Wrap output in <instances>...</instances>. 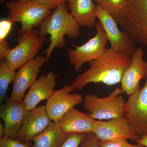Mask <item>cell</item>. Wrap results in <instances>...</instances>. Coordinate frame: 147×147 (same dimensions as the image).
Returning a JSON list of instances; mask_svg holds the SVG:
<instances>
[{
	"mask_svg": "<svg viewBox=\"0 0 147 147\" xmlns=\"http://www.w3.org/2000/svg\"><path fill=\"white\" fill-rule=\"evenodd\" d=\"M66 135L57 123L52 121L29 147H60Z\"/></svg>",
	"mask_w": 147,
	"mask_h": 147,
	"instance_id": "cell-19",
	"label": "cell"
},
{
	"mask_svg": "<svg viewBox=\"0 0 147 147\" xmlns=\"http://www.w3.org/2000/svg\"><path fill=\"white\" fill-rule=\"evenodd\" d=\"M100 140L93 132L88 134L86 139L83 142L80 147H100Z\"/></svg>",
	"mask_w": 147,
	"mask_h": 147,
	"instance_id": "cell-27",
	"label": "cell"
},
{
	"mask_svg": "<svg viewBox=\"0 0 147 147\" xmlns=\"http://www.w3.org/2000/svg\"><path fill=\"white\" fill-rule=\"evenodd\" d=\"M136 144H140L144 146L147 147V135L141 137L140 139L135 142Z\"/></svg>",
	"mask_w": 147,
	"mask_h": 147,
	"instance_id": "cell-28",
	"label": "cell"
},
{
	"mask_svg": "<svg viewBox=\"0 0 147 147\" xmlns=\"http://www.w3.org/2000/svg\"><path fill=\"white\" fill-rule=\"evenodd\" d=\"M40 5L52 11L58 6L66 2L67 0H31Z\"/></svg>",
	"mask_w": 147,
	"mask_h": 147,
	"instance_id": "cell-26",
	"label": "cell"
},
{
	"mask_svg": "<svg viewBox=\"0 0 147 147\" xmlns=\"http://www.w3.org/2000/svg\"><path fill=\"white\" fill-rule=\"evenodd\" d=\"M80 26L69 12L66 3L55 8L40 25L38 30L40 36L50 35V45L42 53L46 55V63L55 48L60 49L65 46V36L76 38L80 35Z\"/></svg>",
	"mask_w": 147,
	"mask_h": 147,
	"instance_id": "cell-2",
	"label": "cell"
},
{
	"mask_svg": "<svg viewBox=\"0 0 147 147\" xmlns=\"http://www.w3.org/2000/svg\"><path fill=\"white\" fill-rule=\"evenodd\" d=\"M94 121L88 113L73 108L65 113L57 123L65 134H88L92 132Z\"/></svg>",
	"mask_w": 147,
	"mask_h": 147,
	"instance_id": "cell-17",
	"label": "cell"
},
{
	"mask_svg": "<svg viewBox=\"0 0 147 147\" xmlns=\"http://www.w3.org/2000/svg\"><path fill=\"white\" fill-rule=\"evenodd\" d=\"M19 1L22 2H27L30 1L31 0H17Z\"/></svg>",
	"mask_w": 147,
	"mask_h": 147,
	"instance_id": "cell-30",
	"label": "cell"
},
{
	"mask_svg": "<svg viewBox=\"0 0 147 147\" xmlns=\"http://www.w3.org/2000/svg\"><path fill=\"white\" fill-rule=\"evenodd\" d=\"M75 89L71 84L66 85L60 89L55 90L45 105L46 111L51 120L57 122L65 113L84 101L82 94L70 93Z\"/></svg>",
	"mask_w": 147,
	"mask_h": 147,
	"instance_id": "cell-11",
	"label": "cell"
},
{
	"mask_svg": "<svg viewBox=\"0 0 147 147\" xmlns=\"http://www.w3.org/2000/svg\"><path fill=\"white\" fill-rule=\"evenodd\" d=\"M122 93L121 88H117L105 97L88 94L84 97L83 106L94 120H109L124 117L126 102Z\"/></svg>",
	"mask_w": 147,
	"mask_h": 147,
	"instance_id": "cell-4",
	"label": "cell"
},
{
	"mask_svg": "<svg viewBox=\"0 0 147 147\" xmlns=\"http://www.w3.org/2000/svg\"><path fill=\"white\" fill-rule=\"evenodd\" d=\"M94 0H67L70 13L80 27H95L96 5Z\"/></svg>",
	"mask_w": 147,
	"mask_h": 147,
	"instance_id": "cell-18",
	"label": "cell"
},
{
	"mask_svg": "<svg viewBox=\"0 0 147 147\" xmlns=\"http://www.w3.org/2000/svg\"><path fill=\"white\" fill-rule=\"evenodd\" d=\"M96 16L102 25L110 41L111 48L131 56L135 50V43L124 32L121 31L115 19L109 12L96 5Z\"/></svg>",
	"mask_w": 147,
	"mask_h": 147,
	"instance_id": "cell-9",
	"label": "cell"
},
{
	"mask_svg": "<svg viewBox=\"0 0 147 147\" xmlns=\"http://www.w3.org/2000/svg\"><path fill=\"white\" fill-rule=\"evenodd\" d=\"M52 122L45 105L37 106L27 112L16 139L29 147L31 142L45 130Z\"/></svg>",
	"mask_w": 147,
	"mask_h": 147,
	"instance_id": "cell-10",
	"label": "cell"
},
{
	"mask_svg": "<svg viewBox=\"0 0 147 147\" xmlns=\"http://www.w3.org/2000/svg\"><path fill=\"white\" fill-rule=\"evenodd\" d=\"M5 135V127L1 123H0V138L4 136Z\"/></svg>",
	"mask_w": 147,
	"mask_h": 147,
	"instance_id": "cell-29",
	"label": "cell"
},
{
	"mask_svg": "<svg viewBox=\"0 0 147 147\" xmlns=\"http://www.w3.org/2000/svg\"><path fill=\"white\" fill-rule=\"evenodd\" d=\"M5 7L8 10L9 20L13 23L19 22L21 24L20 34L40 26L52 12L32 1L27 2L10 1L6 3Z\"/></svg>",
	"mask_w": 147,
	"mask_h": 147,
	"instance_id": "cell-6",
	"label": "cell"
},
{
	"mask_svg": "<svg viewBox=\"0 0 147 147\" xmlns=\"http://www.w3.org/2000/svg\"><path fill=\"white\" fill-rule=\"evenodd\" d=\"M13 23L7 19L0 21V60L5 59L6 53L10 49L6 38L10 32Z\"/></svg>",
	"mask_w": 147,
	"mask_h": 147,
	"instance_id": "cell-21",
	"label": "cell"
},
{
	"mask_svg": "<svg viewBox=\"0 0 147 147\" xmlns=\"http://www.w3.org/2000/svg\"><path fill=\"white\" fill-rule=\"evenodd\" d=\"M144 55L142 48H135L131 56V63L123 74L121 88L128 96L141 89L140 81L147 77V62L143 59Z\"/></svg>",
	"mask_w": 147,
	"mask_h": 147,
	"instance_id": "cell-13",
	"label": "cell"
},
{
	"mask_svg": "<svg viewBox=\"0 0 147 147\" xmlns=\"http://www.w3.org/2000/svg\"><path fill=\"white\" fill-rule=\"evenodd\" d=\"M144 146L137 144H131L127 139H121L111 141H100V147H144Z\"/></svg>",
	"mask_w": 147,
	"mask_h": 147,
	"instance_id": "cell-24",
	"label": "cell"
},
{
	"mask_svg": "<svg viewBox=\"0 0 147 147\" xmlns=\"http://www.w3.org/2000/svg\"><path fill=\"white\" fill-rule=\"evenodd\" d=\"M46 40V38L40 36L39 31L36 29L20 34L16 46L7 51L5 57L6 62L14 70L19 69L36 57Z\"/></svg>",
	"mask_w": 147,
	"mask_h": 147,
	"instance_id": "cell-5",
	"label": "cell"
},
{
	"mask_svg": "<svg viewBox=\"0 0 147 147\" xmlns=\"http://www.w3.org/2000/svg\"><path fill=\"white\" fill-rule=\"evenodd\" d=\"M57 76V74L51 71L36 79L23 100L28 111L33 110L41 101L51 97L55 90Z\"/></svg>",
	"mask_w": 147,
	"mask_h": 147,
	"instance_id": "cell-16",
	"label": "cell"
},
{
	"mask_svg": "<svg viewBox=\"0 0 147 147\" xmlns=\"http://www.w3.org/2000/svg\"><path fill=\"white\" fill-rule=\"evenodd\" d=\"M113 16L134 43L147 46V0H128Z\"/></svg>",
	"mask_w": 147,
	"mask_h": 147,
	"instance_id": "cell-3",
	"label": "cell"
},
{
	"mask_svg": "<svg viewBox=\"0 0 147 147\" xmlns=\"http://www.w3.org/2000/svg\"><path fill=\"white\" fill-rule=\"evenodd\" d=\"M124 117L140 137L147 135V77L144 87L129 96Z\"/></svg>",
	"mask_w": 147,
	"mask_h": 147,
	"instance_id": "cell-8",
	"label": "cell"
},
{
	"mask_svg": "<svg viewBox=\"0 0 147 147\" xmlns=\"http://www.w3.org/2000/svg\"><path fill=\"white\" fill-rule=\"evenodd\" d=\"M87 135L88 134L83 133L67 134L60 147H80V145L86 139Z\"/></svg>",
	"mask_w": 147,
	"mask_h": 147,
	"instance_id": "cell-23",
	"label": "cell"
},
{
	"mask_svg": "<svg viewBox=\"0 0 147 147\" xmlns=\"http://www.w3.org/2000/svg\"><path fill=\"white\" fill-rule=\"evenodd\" d=\"M28 111L23 100L17 101L9 98L1 105L0 116L4 123V136L17 138Z\"/></svg>",
	"mask_w": 147,
	"mask_h": 147,
	"instance_id": "cell-15",
	"label": "cell"
},
{
	"mask_svg": "<svg viewBox=\"0 0 147 147\" xmlns=\"http://www.w3.org/2000/svg\"><path fill=\"white\" fill-rule=\"evenodd\" d=\"M131 61V56L110 47L99 57L90 62V68L76 76L71 85L79 90L90 83L114 86L121 83L123 74Z\"/></svg>",
	"mask_w": 147,
	"mask_h": 147,
	"instance_id": "cell-1",
	"label": "cell"
},
{
	"mask_svg": "<svg viewBox=\"0 0 147 147\" xmlns=\"http://www.w3.org/2000/svg\"><path fill=\"white\" fill-rule=\"evenodd\" d=\"M112 15L119 12L125 7L128 0H94Z\"/></svg>",
	"mask_w": 147,
	"mask_h": 147,
	"instance_id": "cell-22",
	"label": "cell"
},
{
	"mask_svg": "<svg viewBox=\"0 0 147 147\" xmlns=\"http://www.w3.org/2000/svg\"><path fill=\"white\" fill-rule=\"evenodd\" d=\"M92 132L100 141L125 139L135 142L141 138L124 117L107 121L95 120Z\"/></svg>",
	"mask_w": 147,
	"mask_h": 147,
	"instance_id": "cell-12",
	"label": "cell"
},
{
	"mask_svg": "<svg viewBox=\"0 0 147 147\" xmlns=\"http://www.w3.org/2000/svg\"><path fill=\"white\" fill-rule=\"evenodd\" d=\"M45 63V57L37 56L19 69L13 82L11 98L17 101L23 100L26 95L25 92L36 81L40 69Z\"/></svg>",
	"mask_w": 147,
	"mask_h": 147,
	"instance_id": "cell-14",
	"label": "cell"
},
{
	"mask_svg": "<svg viewBox=\"0 0 147 147\" xmlns=\"http://www.w3.org/2000/svg\"><path fill=\"white\" fill-rule=\"evenodd\" d=\"M0 147H28L17 139L3 136L0 138Z\"/></svg>",
	"mask_w": 147,
	"mask_h": 147,
	"instance_id": "cell-25",
	"label": "cell"
},
{
	"mask_svg": "<svg viewBox=\"0 0 147 147\" xmlns=\"http://www.w3.org/2000/svg\"><path fill=\"white\" fill-rule=\"evenodd\" d=\"M16 72V70L10 67L5 60L0 62V102L1 103L6 97L9 84L13 82Z\"/></svg>",
	"mask_w": 147,
	"mask_h": 147,
	"instance_id": "cell-20",
	"label": "cell"
},
{
	"mask_svg": "<svg viewBox=\"0 0 147 147\" xmlns=\"http://www.w3.org/2000/svg\"><path fill=\"white\" fill-rule=\"evenodd\" d=\"M96 34L84 44L80 46L72 45L74 49L67 50L69 61L76 71L82 69L86 63L92 61L99 57L106 50L108 38L100 21L96 24Z\"/></svg>",
	"mask_w": 147,
	"mask_h": 147,
	"instance_id": "cell-7",
	"label": "cell"
}]
</instances>
